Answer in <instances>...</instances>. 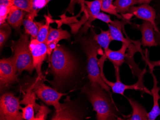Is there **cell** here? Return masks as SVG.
I'll use <instances>...</instances> for the list:
<instances>
[{
	"label": "cell",
	"instance_id": "cb8c5ba5",
	"mask_svg": "<svg viewBox=\"0 0 160 120\" xmlns=\"http://www.w3.org/2000/svg\"><path fill=\"white\" fill-rule=\"evenodd\" d=\"M36 95H37L36 93L33 90V85H32L27 90V93L23 97L22 100L20 101V103L21 104H25L26 105L28 104L33 105L34 107V110L36 112H38L40 108V105L36 103Z\"/></svg>",
	"mask_w": 160,
	"mask_h": 120
},
{
	"label": "cell",
	"instance_id": "e575fe53",
	"mask_svg": "<svg viewBox=\"0 0 160 120\" xmlns=\"http://www.w3.org/2000/svg\"><path fill=\"white\" fill-rule=\"evenodd\" d=\"M51 1H52V0H46L47 3L48 4V2H50Z\"/></svg>",
	"mask_w": 160,
	"mask_h": 120
},
{
	"label": "cell",
	"instance_id": "5b68a950",
	"mask_svg": "<svg viewBox=\"0 0 160 120\" xmlns=\"http://www.w3.org/2000/svg\"><path fill=\"white\" fill-rule=\"evenodd\" d=\"M19 98L11 93H5L0 98V120H23Z\"/></svg>",
	"mask_w": 160,
	"mask_h": 120
},
{
	"label": "cell",
	"instance_id": "7a4b0ae2",
	"mask_svg": "<svg viewBox=\"0 0 160 120\" xmlns=\"http://www.w3.org/2000/svg\"><path fill=\"white\" fill-rule=\"evenodd\" d=\"M52 70L57 81L65 80L72 77L78 69L76 59L63 46L58 45L50 55Z\"/></svg>",
	"mask_w": 160,
	"mask_h": 120
},
{
	"label": "cell",
	"instance_id": "4dcf8cb0",
	"mask_svg": "<svg viewBox=\"0 0 160 120\" xmlns=\"http://www.w3.org/2000/svg\"><path fill=\"white\" fill-rule=\"evenodd\" d=\"M96 19H99L100 20L107 23V24H110L112 22L110 18V16L106 15L104 12H99L96 16Z\"/></svg>",
	"mask_w": 160,
	"mask_h": 120
},
{
	"label": "cell",
	"instance_id": "277c9868",
	"mask_svg": "<svg viewBox=\"0 0 160 120\" xmlns=\"http://www.w3.org/2000/svg\"><path fill=\"white\" fill-rule=\"evenodd\" d=\"M29 35L21 34L17 41H12L11 48L13 52L12 56L17 71L20 74L24 71L32 74L35 69L33 58L30 48Z\"/></svg>",
	"mask_w": 160,
	"mask_h": 120
},
{
	"label": "cell",
	"instance_id": "4fadbf2b",
	"mask_svg": "<svg viewBox=\"0 0 160 120\" xmlns=\"http://www.w3.org/2000/svg\"><path fill=\"white\" fill-rule=\"evenodd\" d=\"M128 23H129V22L127 21L115 20L112 21L110 24H108V26L112 40L120 41L122 42V43L126 44L128 45V48L133 45L135 41L131 40L130 38H125L123 35L125 26Z\"/></svg>",
	"mask_w": 160,
	"mask_h": 120
},
{
	"label": "cell",
	"instance_id": "7402d4cb",
	"mask_svg": "<svg viewBox=\"0 0 160 120\" xmlns=\"http://www.w3.org/2000/svg\"><path fill=\"white\" fill-rule=\"evenodd\" d=\"M138 3V0H115L113 2L118 13L124 15L128 13L130 7Z\"/></svg>",
	"mask_w": 160,
	"mask_h": 120
},
{
	"label": "cell",
	"instance_id": "f1b7e54d",
	"mask_svg": "<svg viewBox=\"0 0 160 120\" xmlns=\"http://www.w3.org/2000/svg\"><path fill=\"white\" fill-rule=\"evenodd\" d=\"M13 5L28 13L30 12L29 0H13Z\"/></svg>",
	"mask_w": 160,
	"mask_h": 120
},
{
	"label": "cell",
	"instance_id": "ffe728a7",
	"mask_svg": "<svg viewBox=\"0 0 160 120\" xmlns=\"http://www.w3.org/2000/svg\"><path fill=\"white\" fill-rule=\"evenodd\" d=\"M70 38L71 35L67 30H63L62 28L54 29L52 27L50 26L49 33L45 43L47 44L52 41L59 43V41L63 39H69Z\"/></svg>",
	"mask_w": 160,
	"mask_h": 120
},
{
	"label": "cell",
	"instance_id": "d6986e66",
	"mask_svg": "<svg viewBox=\"0 0 160 120\" xmlns=\"http://www.w3.org/2000/svg\"><path fill=\"white\" fill-rule=\"evenodd\" d=\"M35 17L29 13H27L23 21L25 33L30 35L31 38H37L39 27L37 23L34 21Z\"/></svg>",
	"mask_w": 160,
	"mask_h": 120
},
{
	"label": "cell",
	"instance_id": "603a6c76",
	"mask_svg": "<svg viewBox=\"0 0 160 120\" xmlns=\"http://www.w3.org/2000/svg\"><path fill=\"white\" fill-rule=\"evenodd\" d=\"M45 17L46 18L45 24H44L43 22H36L39 27V31L36 39L41 43L45 42L49 33V28H50L49 25L52 23V19H51L49 17H47L46 16H45Z\"/></svg>",
	"mask_w": 160,
	"mask_h": 120
},
{
	"label": "cell",
	"instance_id": "1f68e13d",
	"mask_svg": "<svg viewBox=\"0 0 160 120\" xmlns=\"http://www.w3.org/2000/svg\"><path fill=\"white\" fill-rule=\"evenodd\" d=\"M84 1V0H70V4L67 8V11L69 12L72 15H73L74 14L73 12H74L75 4L77 3L81 4Z\"/></svg>",
	"mask_w": 160,
	"mask_h": 120
},
{
	"label": "cell",
	"instance_id": "2e32d148",
	"mask_svg": "<svg viewBox=\"0 0 160 120\" xmlns=\"http://www.w3.org/2000/svg\"><path fill=\"white\" fill-rule=\"evenodd\" d=\"M128 45L122 43L120 49L117 51H113L108 48L105 50L104 54L107 59L110 60L115 67V70H119V67L124 62L126 57V52L127 50Z\"/></svg>",
	"mask_w": 160,
	"mask_h": 120
},
{
	"label": "cell",
	"instance_id": "3957f363",
	"mask_svg": "<svg viewBox=\"0 0 160 120\" xmlns=\"http://www.w3.org/2000/svg\"><path fill=\"white\" fill-rule=\"evenodd\" d=\"M82 49L87 58V70L90 82L98 83L105 90L110 93V87L108 86L101 77L98 55L99 53L101 46L93 38L83 37L79 38Z\"/></svg>",
	"mask_w": 160,
	"mask_h": 120
},
{
	"label": "cell",
	"instance_id": "d6a6232c",
	"mask_svg": "<svg viewBox=\"0 0 160 120\" xmlns=\"http://www.w3.org/2000/svg\"><path fill=\"white\" fill-rule=\"evenodd\" d=\"M154 36H155V40L157 42L158 45L160 46V31H154Z\"/></svg>",
	"mask_w": 160,
	"mask_h": 120
},
{
	"label": "cell",
	"instance_id": "9c48e42d",
	"mask_svg": "<svg viewBox=\"0 0 160 120\" xmlns=\"http://www.w3.org/2000/svg\"><path fill=\"white\" fill-rule=\"evenodd\" d=\"M12 56L3 58L0 61L1 89H4L18 81V75Z\"/></svg>",
	"mask_w": 160,
	"mask_h": 120
},
{
	"label": "cell",
	"instance_id": "6da1fadb",
	"mask_svg": "<svg viewBox=\"0 0 160 120\" xmlns=\"http://www.w3.org/2000/svg\"><path fill=\"white\" fill-rule=\"evenodd\" d=\"M98 83H89L82 88L81 92L87 96L93 110L97 112L98 120H113L118 119L117 110L110 96Z\"/></svg>",
	"mask_w": 160,
	"mask_h": 120
},
{
	"label": "cell",
	"instance_id": "ac0fdd59",
	"mask_svg": "<svg viewBox=\"0 0 160 120\" xmlns=\"http://www.w3.org/2000/svg\"><path fill=\"white\" fill-rule=\"evenodd\" d=\"M130 105L132 108V114L128 120H148V113L142 106L132 98H128Z\"/></svg>",
	"mask_w": 160,
	"mask_h": 120
},
{
	"label": "cell",
	"instance_id": "4316f807",
	"mask_svg": "<svg viewBox=\"0 0 160 120\" xmlns=\"http://www.w3.org/2000/svg\"><path fill=\"white\" fill-rule=\"evenodd\" d=\"M11 33V29L8 25L6 23L1 25L0 27V46L2 48L9 37Z\"/></svg>",
	"mask_w": 160,
	"mask_h": 120
},
{
	"label": "cell",
	"instance_id": "d4e9b609",
	"mask_svg": "<svg viewBox=\"0 0 160 120\" xmlns=\"http://www.w3.org/2000/svg\"><path fill=\"white\" fill-rule=\"evenodd\" d=\"M113 0H102L101 8V10L104 12L109 13L110 15L116 16L119 19L122 20H126L121 15H119L116 9V6L114 5Z\"/></svg>",
	"mask_w": 160,
	"mask_h": 120
},
{
	"label": "cell",
	"instance_id": "f546056e",
	"mask_svg": "<svg viewBox=\"0 0 160 120\" xmlns=\"http://www.w3.org/2000/svg\"><path fill=\"white\" fill-rule=\"evenodd\" d=\"M50 112L51 110L47 106L45 105L44 104L41 103L40 108L35 116L36 120H46L48 115Z\"/></svg>",
	"mask_w": 160,
	"mask_h": 120
},
{
	"label": "cell",
	"instance_id": "8992f818",
	"mask_svg": "<svg viewBox=\"0 0 160 120\" xmlns=\"http://www.w3.org/2000/svg\"><path fill=\"white\" fill-rule=\"evenodd\" d=\"M106 59H107V57L104 53L102 54L101 58L99 60V65L100 69L101 77L104 80V82L111 88L113 93L124 96V94L125 90H127V89H134V90H140L142 92L151 94V93H150L149 91H148V89L146 88L143 84V78L144 74H143L139 78H138V81L137 82L132 84V85H126V84L122 83L120 81V78H119V70H115L117 81L112 82L109 81L105 77L104 74V70H103L104 63H105Z\"/></svg>",
	"mask_w": 160,
	"mask_h": 120
},
{
	"label": "cell",
	"instance_id": "9a60e30c",
	"mask_svg": "<svg viewBox=\"0 0 160 120\" xmlns=\"http://www.w3.org/2000/svg\"><path fill=\"white\" fill-rule=\"evenodd\" d=\"M136 26L142 33L141 44L143 46L152 47L158 46L154 36V27L152 23L144 21L142 24Z\"/></svg>",
	"mask_w": 160,
	"mask_h": 120
},
{
	"label": "cell",
	"instance_id": "e0dca14e",
	"mask_svg": "<svg viewBox=\"0 0 160 120\" xmlns=\"http://www.w3.org/2000/svg\"><path fill=\"white\" fill-rule=\"evenodd\" d=\"M27 13L16 6L12 5L7 17V23L17 31H18L22 25H23V21Z\"/></svg>",
	"mask_w": 160,
	"mask_h": 120
},
{
	"label": "cell",
	"instance_id": "ba28073f",
	"mask_svg": "<svg viewBox=\"0 0 160 120\" xmlns=\"http://www.w3.org/2000/svg\"><path fill=\"white\" fill-rule=\"evenodd\" d=\"M84 3L86 4L84 7V15L81 20L78 21L77 24L70 25L72 29V32L77 33L79 28L82 25L84 24L81 32L86 33L89 28L90 27L92 21L96 20V16L99 12H100L101 8L102 0H94L92 1H84Z\"/></svg>",
	"mask_w": 160,
	"mask_h": 120
},
{
	"label": "cell",
	"instance_id": "44dd1931",
	"mask_svg": "<svg viewBox=\"0 0 160 120\" xmlns=\"http://www.w3.org/2000/svg\"><path fill=\"white\" fill-rule=\"evenodd\" d=\"M92 38L101 47L104 48V50L109 48L110 42L112 41L110 31L109 30L108 31L101 30V32L99 34L94 33Z\"/></svg>",
	"mask_w": 160,
	"mask_h": 120
},
{
	"label": "cell",
	"instance_id": "8fae6325",
	"mask_svg": "<svg viewBox=\"0 0 160 120\" xmlns=\"http://www.w3.org/2000/svg\"><path fill=\"white\" fill-rule=\"evenodd\" d=\"M61 109L59 111H56L52 120H83V113L70 101L61 104Z\"/></svg>",
	"mask_w": 160,
	"mask_h": 120
},
{
	"label": "cell",
	"instance_id": "30bf717a",
	"mask_svg": "<svg viewBox=\"0 0 160 120\" xmlns=\"http://www.w3.org/2000/svg\"><path fill=\"white\" fill-rule=\"evenodd\" d=\"M30 48L33 58V65L38 75V78L42 77L41 67L48 55L47 45L45 42H39L36 38H31Z\"/></svg>",
	"mask_w": 160,
	"mask_h": 120
},
{
	"label": "cell",
	"instance_id": "83f0119b",
	"mask_svg": "<svg viewBox=\"0 0 160 120\" xmlns=\"http://www.w3.org/2000/svg\"><path fill=\"white\" fill-rule=\"evenodd\" d=\"M23 119L27 120H36L33 105L28 104L25 108H22Z\"/></svg>",
	"mask_w": 160,
	"mask_h": 120
},
{
	"label": "cell",
	"instance_id": "5bb4252c",
	"mask_svg": "<svg viewBox=\"0 0 160 120\" xmlns=\"http://www.w3.org/2000/svg\"><path fill=\"white\" fill-rule=\"evenodd\" d=\"M145 59L146 60V61L148 62L149 69H150V72L152 76L153 80V87L151 90V94H152V97H153V105L151 112L148 113V120H154L159 115H160V108L159 107V102H158L160 98V96L159 94L160 88L158 86L157 78L153 73L154 66L152 65L151 62H149L148 59Z\"/></svg>",
	"mask_w": 160,
	"mask_h": 120
},
{
	"label": "cell",
	"instance_id": "836d02e7",
	"mask_svg": "<svg viewBox=\"0 0 160 120\" xmlns=\"http://www.w3.org/2000/svg\"><path fill=\"white\" fill-rule=\"evenodd\" d=\"M152 1V0H138L139 4H143V3L149 4Z\"/></svg>",
	"mask_w": 160,
	"mask_h": 120
},
{
	"label": "cell",
	"instance_id": "52a82bcc",
	"mask_svg": "<svg viewBox=\"0 0 160 120\" xmlns=\"http://www.w3.org/2000/svg\"><path fill=\"white\" fill-rule=\"evenodd\" d=\"M33 90L36 95L44 103L48 105L53 106L56 111L61 109V104L59 102L60 99L66 94L59 93L56 89L47 86L38 77L36 82L33 84Z\"/></svg>",
	"mask_w": 160,
	"mask_h": 120
},
{
	"label": "cell",
	"instance_id": "7c38bea8",
	"mask_svg": "<svg viewBox=\"0 0 160 120\" xmlns=\"http://www.w3.org/2000/svg\"><path fill=\"white\" fill-rule=\"evenodd\" d=\"M128 13L132 15V17L134 16L138 18L150 22L154 26V31H159L155 22L156 11L149 4L143 3L140 6H132L129 8Z\"/></svg>",
	"mask_w": 160,
	"mask_h": 120
},
{
	"label": "cell",
	"instance_id": "484cf974",
	"mask_svg": "<svg viewBox=\"0 0 160 120\" xmlns=\"http://www.w3.org/2000/svg\"><path fill=\"white\" fill-rule=\"evenodd\" d=\"M30 4V12L32 16L36 17L38 12L46 6V0H29Z\"/></svg>",
	"mask_w": 160,
	"mask_h": 120
}]
</instances>
